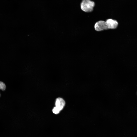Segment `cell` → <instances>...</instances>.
<instances>
[{"label":"cell","instance_id":"6da1fadb","mask_svg":"<svg viewBox=\"0 0 137 137\" xmlns=\"http://www.w3.org/2000/svg\"><path fill=\"white\" fill-rule=\"evenodd\" d=\"M95 2L91 0H82L80 4V8L83 11L87 12H92L95 6Z\"/></svg>","mask_w":137,"mask_h":137},{"label":"cell","instance_id":"7a4b0ae2","mask_svg":"<svg viewBox=\"0 0 137 137\" xmlns=\"http://www.w3.org/2000/svg\"><path fill=\"white\" fill-rule=\"evenodd\" d=\"M94 27L95 30L97 31L108 29L106 21L103 20L96 22L94 24Z\"/></svg>","mask_w":137,"mask_h":137},{"label":"cell","instance_id":"3957f363","mask_svg":"<svg viewBox=\"0 0 137 137\" xmlns=\"http://www.w3.org/2000/svg\"><path fill=\"white\" fill-rule=\"evenodd\" d=\"M108 29H114L117 28L119 24L118 21L115 19L108 18L106 21Z\"/></svg>","mask_w":137,"mask_h":137},{"label":"cell","instance_id":"277c9868","mask_svg":"<svg viewBox=\"0 0 137 137\" xmlns=\"http://www.w3.org/2000/svg\"><path fill=\"white\" fill-rule=\"evenodd\" d=\"M55 104L56 107L61 111L65 105V102L62 98H58L56 99Z\"/></svg>","mask_w":137,"mask_h":137},{"label":"cell","instance_id":"5b68a950","mask_svg":"<svg viewBox=\"0 0 137 137\" xmlns=\"http://www.w3.org/2000/svg\"><path fill=\"white\" fill-rule=\"evenodd\" d=\"M6 88V86L5 84L3 82L0 81V90L4 91ZM1 94L0 93V96Z\"/></svg>","mask_w":137,"mask_h":137},{"label":"cell","instance_id":"8992f818","mask_svg":"<svg viewBox=\"0 0 137 137\" xmlns=\"http://www.w3.org/2000/svg\"><path fill=\"white\" fill-rule=\"evenodd\" d=\"M60 111L59 109L56 106L54 107L52 110L53 112L55 114H58Z\"/></svg>","mask_w":137,"mask_h":137}]
</instances>
